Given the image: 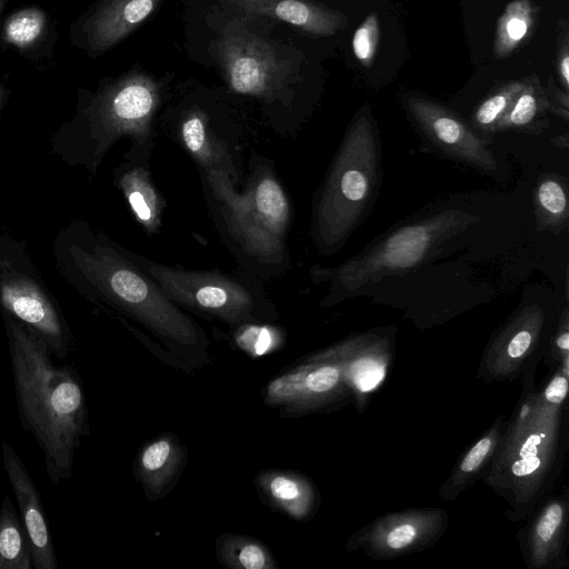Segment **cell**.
<instances>
[{
    "mask_svg": "<svg viewBox=\"0 0 569 569\" xmlns=\"http://www.w3.org/2000/svg\"><path fill=\"white\" fill-rule=\"evenodd\" d=\"M4 2H6V0H0V13H1L2 9H3Z\"/></svg>",
    "mask_w": 569,
    "mask_h": 569,
    "instance_id": "38",
    "label": "cell"
},
{
    "mask_svg": "<svg viewBox=\"0 0 569 569\" xmlns=\"http://www.w3.org/2000/svg\"><path fill=\"white\" fill-rule=\"evenodd\" d=\"M380 37L379 17L376 12L369 13L353 33L352 51L359 63L370 67L378 48Z\"/></svg>",
    "mask_w": 569,
    "mask_h": 569,
    "instance_id": "31",
    "label": "cell"
},
{
    "mask_svg": "<svg viewBox=\"0 0 569 569\" xmlns=\"http://www.w3.org/2000/svg\"><path fill=\"white\" fill-rule=\"evenodd\" d=\"M223 9L282 21L307 33L333 36L347 24L340 11L309 0H216Z\"/></svg>",
    "mask_w": 569,
    "mask_h": 569,
    "instance_id": "19",
    "label": "cell"
},
{
    "mask_svg": "<svg viewBox=\"0 0 569 569\" xmlns=\"http://www.w3.org/2000/svg\"><path fill=\"white\" fill-rule=\"evenodd\" d=\"M46 26L47 17L40 8H24L6 20L3 38L13 47L27 49L42 37Z\"/></svg>",
    "mask_w": 569,
    "mask_h": 569,
    "instance_id": "29",
    "label": "cell"
},
{
    "mask_svg": "<svg viewBox=\"0 0 569 569\" xmlns=\"http://www.w3.org/2000/svg\"><path fill=\"white\" fill-rule=\"evenodd\" d=\"M545 357L547 359L545 362L551 367L550 373L559 367L569 370V313L567 308L550 337Z\"/></svg>",
    "mask_w": 569,
    "mask_h": 569,
    "instance_id": "32",
    "label": "cell"
},
{
    "mask_svg": "<svg viewBox=\"0 0 569 569\" xmlns=\"http://www.w3.org/2000/svg\"><path fill=\"white\" fill-rule=\"evenodd\" d=\"M61 271L88 300L113 309L180 349L203 348L204 332L169 300L128 250L78 223L57 243Z\"/></svg>",
    "mask_w": 569,
    "mask_h": 569,
    "instance_id": "2",
    "label": "cell"
},
{
    "mask_svg": "<svg viewBox=\"0 0 569 569\" xmlns=\"http://www.w3.org/2000/svg\"><path fill=\"white\" fill-rule=\"evenodd\" d=\"M361 335L312 356L308 363L280 375L266 389V401L292 411H312L357 398L352 361Z\"/></svg>",
    "mask_w": 569,
    "mask_h": 569,
    "instance_id": "10",
    "label": "cell"
},
{
    "mask_svg": "<svg viewBox=\"0 0 569 569\" xmlns=\"http://www.w3.org/2000/svg\"><path fill=\"white\" fill-rule=\"evenodd\" d=\"M262 18L228 10L214 27L211 53L227 86L257 99L278 133H291L301 56L262 29Z\"/></svg>",
    "mask_w": 569,
    "mask_h": 569,
    "instance_id": "5",
    "label": "cell"
},
{
    "mask_svg": "<svg viewBox=\"0 0 569 569\" xmlns=\"http://www.w3.org/2000/svg\"><path fill=\"white\" fill-rule=\"evenodd\" d=\"M162 0H101L78 26L80 44L92 58L103 54L147 21Z\"/></svg>",
    "mask_w": 569,
    "mask_h": 569,
    "instance_id": "18",
    "label": "cell"
},
{
    "mask_svg": "<svg viewBox=\"0 0 569 569\" xmlns=\"http://www.w3.org/2000/svg\"><path fill=\"white\" fill-rule=\"evenodd\" d=\"M22 428L39 445L52 485L72 477L76 450L89 435V413L74 367L56 366L46 341L1 312Z\"/></svg>",
    "mask_w": 569,
    "mask_h": 569,
    "instance_id": "1",
    "label": "cell"
},
{
    "mask_svg": "<svg viewBox=\"0 0 569 569\" xmlns=\"http://www.w3.org/2000/svg\"><path fill=\"white\" fill-rule=\"evenodd\" d=\"M545 327L546 316L539 306L519 310L488 343L478 377L487 382H511L535 372L548 348Z\"/></svg>",
    "mask_w": 569,
    "mask_h": 569,
    "instance_id": "14",
    "label": "cell"
},
{
    "mask_svg": "<svg viewBox=\"0 0 569 569\" xmlns=\"http://www.w3.org/2000/svg\"><path fill=\"white\" fill-rule=\"evenodd\" d=\"M0 309L41 337L51 355L60 360L68 356L72 333L54 299L33 273L6 258H0Z\"/></svg>",
    "mask_w": 569,
    "mask_h": 569,
    "instance_id": "11",
    "label": "cell"
},
{
    "mask_svg": "<svg viewBox=\"0 0 569 569\" xmlns=\"http://www.w3.org/2000/svg\"><path fill=\"white\" fill-rule=\"evenodd\" d=\"M535 207L542 228H565L568 223V194L555 177L542 179L535 190Z\"/></svg>",
    "mask_w": 569,
    "mask_h": 569,
    "instance_id": "27",
    "label": "cell"
},
{
    "mask_svg": "<svg viewBox=\"0 0 569 569\" xmlns=\"http://www.w3.org/2000/svg\"><path fill=\"white\" fill-rule=\"evenodd\" d=\"M568 21L566 19L559 20L558 37H557V51H556V68L560 84L562 89L568 92L569 90V39H568Z\"/></svg>",
    "mask_w": 569,
    "mask_h": 569,
    "instance_id": "34",
    "label": "cell"
},
{
    "mask_svg": "<svg viewBox=\"0 0 569 569\" xmlns=\"http://www.w3.org/2000/svg\"><path fill=\"white\" fill-rule=\"evenodd\" d=\"M479 218L462 209H447L399 227L337 267L315 264V283H328L321 305L332 306L363 287L400 274L428 260L439 246L476 223Z\"/></svg>",
    "mask_w": 569,
    "mask_h": 569,
    "instance_id": "8",
    "label": "cell"
},
{
    "mask_svg": "<svg viewBox=\"0 0 569 569\" xmlns=\"http://www.w3.org/2000/svg\"><path fill=\"white\" fill-rule=\"evenodd\" d=\"M237 340L246 350L253 355H262L272 346L273 335L270 327L258 326V322L243 323Z\"/></svg>",
    "mask_w": 569,
    "mask_h": 569,
    "instance_id": "33",
    "label": "cell"
},
{
    "mask_svg": "<svg viewBox=\"0 0 569 569\" xmlns=\"http://www.w3.org/2000/svg\"><path fill=\"white\" fill-rule=\"evenodd\" d=\"M568 497H546L526 519L518 541L529 569H559L568 567L566 556L569 520Z\"/></svg>",
    "mask_w": 569,
    "mask_h": 569,
    "instance_id": "16",
    "label": "cell"
},
{
    "mask_svg": "<svg viewBox=\"0 0 569 569\" xmlns=\"http://www.w3.org/2000/svg\"><path fill=\"white\" fill-rule=\"evenodd\" d=\"M172 139L190 156L199 171L226 173L239 188L243 178L241 131L232 122L216 120L199 104L183 108L171 123Z\"/></svg>",
    "mask_w": 569,
    "mask_h": 569,
    "instance_id": "12",
    "label": "cell"
},
{
    "mask_svg": "<svg viewBox=\"0 0 569 569\" xmlns=\"http://www.w3.org/2000/svg\"><path fill=\"white\" fill-rule=\"evenodd\" d=\"M2 462L30 542L33 569H58L53 540L39 491L21 457L7 441L1 442Z\"/></svg>",
    "mask_w": 569,
    "mask_h": 569,
    "instance_id": "17",
    "label": "cell"
},
{
    "mask_svg": "<svg viewBox=\"0 0 569 569\" xmlns=\"http://www.w3.org/2000/svg\"><path fill=\"white\" fill-rule=\"evenodd\" d=\"M162 102L161 83L143 71H129L90 96L60 148L73 162L94 173L113 144L127 138L124 158L149 163L156 118Z\"/></svg>",
    "mask_w": 569,
    "mask_h": 569,
    "instance_id": "6",
    "label": "cell"
},
{
    "mask_svg": "<svg viewBox=\"0 0 569 569\" xmlns=\"http://www.w3.org/2000/svg\"><path fill=\"white\" fill-rule=\"evenodd\" d=\"M403 104L425 136L446 154L495 174L498 163L486 141L456 113L419 96H408Z\"/></svg>",
    "mask_w": 569,
    "mask_h": 569,
    "instance_id": "15",
    "label": "cell"
},
{
    "mask_svg": "<svg viewBox=\"0 0 569 569\" xmlns=\"http://www.w3.org/2000/svg\"><path fill=\"white\" fill-rule=\"evenodd\" d=\"M4 99V89L0 86V108Z\"/></svg>",
    "mask_w": 569,
    "mask_h": 569,
    "instance_id": "37",
    "label": "cell"
},
{
    "mask_svg": "<svg viewBox=\"0 0 569 569\" xmlns=\"http://www.w3.org/2000/svg\"><path fill=\"white\" fill-rule=\"evenodd\" d=\"M548 102L549 112L557 117L562 118L565 121L569 120V96L568 92L559 88L552 76H549L547 86L545 88Z\"/></svg>",
    "mask_w": 569,
    "mask_h": 569,
    "instance_id": "36",
    "label": "cell"
},
{
    "mask_svg": "<svg viewBox=\"0 0 569 569\" xmlns=\"http://www.w3.org/2000/svg\"><path fill=\"white\" fill-rule=\"evenodd\" d=\"M228 565L243 569H267L272 567V558L262 543L248 538L233 537L221 547Z\"/></svg>",
    "mask_w": 569,
    "mask_h": 569,
    "instance_id": "30",
    "label": "cell"
},
{
    "mask_svg": "<svg viewBox=\"0 0 569 569\" xmlns=\"http://www.w3.org/2000/svg\"><path fill=\"white\" fill-rule=\"evenodd\" d=\"M550 375L548 383L541 390L542 396L552 403H565L568 393L569 370L559 367Z\"/></svg>",
    "mask_w": 569,
    "mask_h": 569,
    "instance_id": "35",
    "label": "cell"
},
{
    "mask_svg": "<svg viewBox=\"0 0 569 569\" xmlns=\"http://www.w3.org/2000/svg\"><path fill=\"white\" fill-rule=\"evenodd\" d=\"M380 146L369 111L349 126L313 206L311 233L328 254L363 219L379 186Z\"/></svg>",
    "mask_w": 569,
    "mask_h": 569,
    "instance_id": "7",
    "label": "cell"
},
{
    "mask_svg": "<svg viewBox=\"0 0 569 569\" xmlns=\"http://www.w3.org/2000/svg\"><path fill=\"white\" fill-rule=\"evenodd\" d=\"M0 569H33L29 539L7 495L0 506Z\"/></svg>",
    "mask_w": 569,
    "mask_h": 569,
    "instance_id": "25",
    "label": "cell"
},
{
    "mask_svg": "<svg viewBox=\"0 0 569 569\" xmlns=\"http://www.w3.org/2000/svg\"><path fill=\"white\" fill-rule=\"evenodd\" d=\"M200 174L220 238L246 271L259 278L286 272L290 268L287 234L291 206L272 161L252 152L242 190L223 172Z\"/></svg>",
    "mask_w": 569,
    "mask_h": 569,
    "instance_id": "4",
    "label": "cell"
},
{
    "mask_svg": "<svg viewBox=\"0 0 569 569\" xmlns=\"http://www.w3.org/2000/svg\"><path fill=\"white\" fill-rule=\"evenodd\" d=\"M114 183L143 231L149 236L158 233L166 200L151 178L149 163L124 158L114 170Z\"/></svg>",
    "mask_w": 569,
    "mask_h": 569,
    "instance_id": "20",
    "label": "cell"
},
{
    "mask_svg": "<svg viewBox=\"0 0 569 569\" xmlns=\"http://www.w3.org/2000/svg\"><path fill=\"white\" fill-rule=\"evenodd\" d=\"M523 84L525 78L508 81L486 97L472 113L471 123L473 129L485 134L495 133L497 124L508 111Z\"/></svg>",
    "mask_w": 569,
    "mask_h": 569,
    "instance_id": "28",
    "label": "cell"
},
{
    "mask_svg": "<svg viewBox=\"0 0 569 569\" xmlns=\"http://www.w3.org/2000/svg\"><path fill=\"white\" fill-rule=\"evenodd\" d=\"M521 378V397L482 476L507 502L506 513L512 521L526 520L550 495L568 448L566 402L545 399L533 383L535 372Z\"/></svg>",
    "mask_w": 569,
    "mask_h": 569,
    "instance_id": "3",
    "label": "cell"
},
{
    "mask_svg": "<svg viewBox=\"0 0 569 569\" xmlns=\"http://www.w3.org/2000/svg\"><path fill=\"white\" fill-rule=\"evenodd\" d=\"M262 488L272 502L297 519L305 518L315 503V493L307 480L289 473H270Z\"/></svg>",
    "mask_w": 569,
    "mask_h": 569,
    "instance_id": "26",
    "label": "cell"
},
{
    "mask_svg": "<svg viewBox=\"0 0 569 569\" xmlns=\"http://www.w3.org/2000/svg\"><path fill=\"white\" fill-rule=\"evenodd\" d=\"M503 427L505 418L500 415L481 438L461 456L449 477L439 487L438 495L441 499L456 500L479 479L497 449Z\"/></svg>",
    "mask_w": 569,
    "mask_h": 569,
    "instance_id": "21",
    "label": "cell"
},
{
    "mask_svg": "<svg viewBox=\"0 0 569 569\" xmlns=\"http://www.w3.org/2000/svg\"><path fill=\"white\" fill-rule=\"evenodd\" d=\"M182 449L173 437H160L143 448L138 471L144 488L158 499L172 483L182 463Z\"/></svg>",
    "mask_w": 569,
    "mask_h": 569,
    "instance_id": "22",
    "label": "cell"
},
{
    "mask_svg": "<svg viewBox=\"0 0 569 569\" xmlns=\"http://www.w3.org/2000/svg\"><path fill=\"white\" fill-rule=\"evenodd\" d=\"M537 19V8L531 0H512L500 14L493 53L503 59L515 52L532 33Z\"/></svg>",
    "mask_w": 569,
    "mask_h": 569,
    "instance_id": "23",
    "label": "cell"
},
{
    "mask_svg": "<svg viewBox=\"0 0 569 569\" xmlns=\"http://www.w3.org/2000/svg\"><path fill=\"white\" fill-rule=\"evenodd\" d=\"M441 508H415L381 516L355 532L349 551L363 550L378 560H392L433 546L448 528Z\"/></svg>",
    "mask_w": 569,
    "mask_h": 569,
    "instance_id": "13",
    "label": "cell"
},
{
    "mask_svg": "<svg viewBox=\"0 0 569 569\" xmlns=\"http://www.w3.org/2000/svg\"><path fill=\"white\" fill-rule=\"evenodd\" d=\"M548 111L549 102L545 88L536 74H530L525 78L522 89L497 124L496 132L542 128V120Z\"/></svg>",
    "mask_w": 569,
    "mask_h": 569,
    "instance_id": "24",
    "label": "cell"
},
{
    "mask_svg": "<svg viewBox=\"0 0 569 569\" xmlns=\"http://www.w3.org/2000/svg\"><path fill=\"white\" fill-rule=\"evenodd\" d=\"M164 296L178 307L230 325L270 320L277 317L260 278L249 271L194 270L168 266L128 250Z\"/></svg>",
    "mask_w": 569,
    "mask_h": 569,
    "instance_id": "9",
    "label": "cell"
}]
</instances>
